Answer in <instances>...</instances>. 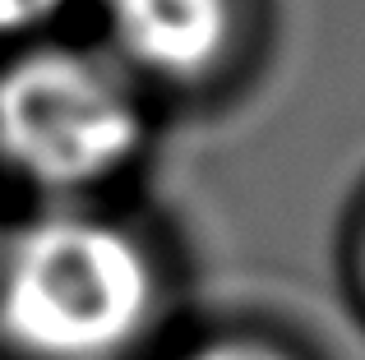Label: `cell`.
Wrapping results in <instances>:
<instances>
[{
  "instance_id": "6da1fadb",
  "label": "cell",
  "mask_w": 365,
  "mask_h": 360,
  "mask_svg": "<svg viewBox=\"0 0 365 360\" xmlns=\"http://www.w3.org/2000/svg\"><path fill=\"white\" fill-rule=\"evenodd\" d=\"M180 328L171 254L107 198L5 222L0 360H153Z\"/></svg>"
},
{
  "instance_id": "7a4b0ae2",
  "label": "cell",
  "mask_w": 365,
  "mask_h": 360,
  "mask_svg": "<svg viewBox=\"0 0 365 360\" xmlns=\"http://www.w3.org/2000/svg\"><path fill=\"white\" fill-rule=\"evenodd\" d=\"M148 116L111 55L37 46L0 70V185L33 203H98L139 162Z\"/></svg>"
},
{
  "instance_id": "3957f363",
  "label": "cell",
  "mask_w": 365,
  "mask_h": 360,
  "mask_svg": "<svg viewBox=\"0 0 365 360\" xmlns=\"http://www.w3.org/2000/svg\"><path fill=\"white\" fill-rule=\"evenodd\" d=\"M111 60L130 79H204L232 46V0H102Z\"/></svg>"
},
{
  "instance_id": "277c9868",
  "label": "cell",
  "mask_w": 365,
  "mask_h": 360,
  "mask_svg": "<svg viewBox=\"0 0 365 360\" xmlns=\"http://www.w3.org/2000/svg\"><path fill=\"white\" fill-rule=\"evenodd\" d=\"M153 360H296V356L282 342L250 333V328H208V333L180 328Z\"/></svg>"
},
{
  "instance_id": "5b68a950",
  "label": "cell",
  "mask_w": 365,
  "mask_h": 360,
  "mask_svg": "<svg viewBox=\"0 0 365 360\" xmlns=\"http://www.w3.org/2000/svg\"><path fill=\"white\" fill-rule=\"evenodd\" d=\"M74 0H0V37H24L61 18Z\"/></svg>"
},
{
  "instance_id": "8992f818",
  "label": "cell",
  "mask_w": 365,
  "mask_h": 360,
  "mask_svg": "<svg viewBox=\"0 0 365 360\" xmlns=\"http://www.w3.org/2000/svg\"><path fill=\"white\" fill-rule=\"evenodd\" d=\"M5 222H9V213H5V203H0V231H5Z\"/></svg>"
}]
</instances>
